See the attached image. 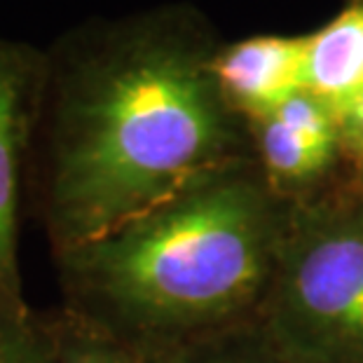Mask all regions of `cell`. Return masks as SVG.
Returning a JSON list of instances; mask_svg holds the SVG:
<instances>
[{
  "label": "cell",
  "mask_w": 363,
  "mask_h": 363,
  "mask_svg": "<svg viewBox=\"0 0 363 363\" xmlns=\"http://www.w3.org/2000/svg\"><path fill=\"white\" fill-rule=\"evenodd\" d=\"M0 363H57L50 310L0 307Z\"/></svg>",
  "instance_id": "10"
},
{
  "label": "cell",
  "mask_w": 363,
  "mask_h": 363,
  "mask_svg": "<svg viewBox=\"0 0 363 363\" xmlns=\"http://www.w3.org/2000/svg\"><path fill=\"white\" fill-rule=\"evenodd\" d=\"M57 363H145L134 347L122 342L101 323L61 303L50 310Z\"/></svg>",
  "instance_id": "9"
},
{
  "label": "cell",
  "mask_w": 363,
  "mask_h": 363,
  "mask_svg": "<svg viewBox=\"0 0 363 363\" xmlns=\"http://www.w3.org/2000/svg\"><path fill=\"white\" fill-rule=\"evenodd\" d=\"M307 35H260L216 52L213 75L228 106L251 125L307 91Z\"/></svg>",
  "instance_id": "6"
},
{
  "label": "cell",
  "mask_w": 363,
  "mask_h": 363,
  "mask_svg": "<svg viewBox=\"0 0 363 363\" xmlns=\"http://www.w3.org/2000/svg\"><path fill=\"white\" fill-rule=\"evenodd\" d=\"M307 91L340 115L363 94V3L307 35Z\"/></svg>",
  "instance_id": "7"
},
{
  "label": "cell",
  "mask_w": 363,
  "mask_h": 363,
  "mask_svg": "<svg viewBox=\"0 0 363 363\" xmlns=\"http://www.w3.org/2000/svg\"><path fill=\"white\" fill-rule=\"evenodd\" d=\"M289 216L256 157L213 169L54 256L64 305L136 352L258 321Z\"/></svg>",
  "instance_id": "2"
},
{
  "label": "cell",
  "mask_w": 363,
  "mask_h": 363,
  "mask_svg": "<svg viewBox=\"0 0 363 363\" xmlns=\"http://www.w3.org/2000/svg\"><path fill=\"white\" fill-rule=\"evenodd\" d=\"M138 354L145 363H291L269 342L258 321Z\"/></svg>",
  "instance_id": "8"
},
{
  "label": "cell",
  "mask_w": 363,
  "mask_h": 363,
  "mask_svg": "<svg viewBox=\"0 0 363 363\" xmlns=\"http://www.w3.org/2000/svg\"><path fill=\"white\" fill-rule=\"evenodd\" d=\"M350 181H352V185L357 188V192L363 197V167H359V169H350Z\"/></svg>",
  "instance_id": "12"
},
{
  "label": "cell",
  "mask_w": 363,
  "mask_h": 363,
  "mask_svg": "<svg viewBox=\"0 0 363 363\" xmlns=\"http://www.w3.org/2000/svg\"><path fill=\"white\" fill-rule=\"evenodd\" d=\"M48 68V50L0 38V307L26 303L19 269V228Z\"/></svg>",
  "instance_id": "4"
},
{
  "label": "cell",
  "mask_w": 363,
  "mask_h": 363,
  "mask_svg": "<svg viewBox=\"0 0 363 363\" xmlns=\"http://www.w3.org/2000/svg\"><path fill=\"white\" fill-rule=\"evenodd\" d=\"M258 326L291 363H363V197L350 174L289 204Z\"/></svg>",
  "instance_id": "3"
},
{
  "label": "cell",
  "mask_w": 363,
  "mask_h": 363,
  "mask_svg": "<svg viewBox=\"0 0 363 363\" xmlns=\"http://www.w3.org/2000/svg\"><path fill=\"white\" fill-rule=\"evenodd\" d=\"M190 21L155 12L48 50L28 199L52 256L104 237L174 192L256 157Z\"/></svg>",
  "instance_id": "1"
},
{
  "label": "cell",
  "mask_w": 363,
  "mask_h": 363,
  "mask_svg": "<svg viewBox=\"0 0 363 363\" xmlns=\"http://www.w3.org/2000/svg\"><path fill=\"white\" fill-rule=\"evenodd\" d=\"M337 127L345 164H350V169L363 167V94L337 115Z\"/></svg>",
  "instance_id": "11"
},
{
  "label": "cell",
  "mask_w": 363,
  "mask_h": 363,
  "mask_svg": "<svg viewBox=\"0 0 363 363\" xmlns=\"http://www.w3.org/2000/svg\"><path fill=\"white\" fill-rule=\"evenodd\" d=\"M249 129L262 176L284 202H303L342 179L337 115L310 91L251 122Z\"/></svg>",
  "instance_id": "5"
}]
</instances>
